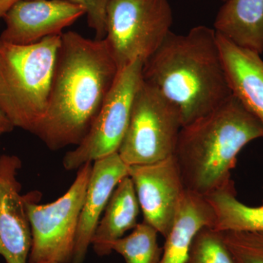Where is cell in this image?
<instances>
[{"instance_id": "2", "label": "cell", "mask_w": 263, "mask_h": 263, "mask_svg": "<svg viewBox=\"0 0 263 263\" xmlns=\"http://www.w3.org/2000/svg\"><path fill=\"white\" fill-rule=\"evenodd\" d=\"M143 79L179 110L183 126L211 113L232 96L215 29L173 32L143 64Z\"/></svg>"}, {"instance_id": "20", "label": "cell", "mask_w": 263, "mask_h": 263, "mask_svg": "<svg viewBox=\"0 0 263 263\" xmlns=\"http://www.w3.org/2000/svg\"><path fill=\"white\" fill-rule=\"evenodd\" d=\"M221 235L237 263H263V233L228 231Z\"/></svg>"}, {"instance_id": "5", "label": "cell", "mask_w": 263, "mask_h": 263, "mask_svg": "<svg viewBox=\"0 0 263 263\" xmlns=\"http://www.w3.org/2000/svg\"><path fill=\"white\" fill-rule=\"evenodd\" d=\"M91 170L92 162L81 166L69 190L51 203L39 204V192L24 195L32 238L28 263H72Z\"/></svg>"}, {"instance_id": "4", "label": "cell", "mask_w": 263, "mask_h": 263, "mask_svg": "<svg viewBox=\"0 0 263 263\" xmlns=\"http://www.w3.org/2000/svg\"><path fill=\"white\" fill-rule=\"evenodd\" d=\"M61 35L29 45L0 39V110L13 127L35 135L47 111Z\"/></svg>"}, {"instance_id": "3", "label": "cell", "mask_w": 263, "mask_h": 263, "mask_svg": "<svg viewBox=\"0 0 263 263\" xmlns=\"http://www.w3.org/2000/svg\"><path fill=\"white\" fill-rule=\"evenodd\" d=\"M263 138V125L233 95L180 131L174 157L185 189L202 197L235 189L231 171L250 142Z\"/></svg>"}, {"instance_id": "17", "label": "cell", "mask_w": 263, "mask_h": 263, "mask_svg": "<svg viewBox=\"0 0 263 263\" xmlns=\"http://www.w3.org/2000/svg\"><path fill=\"white\" fill-rule=\"evenodd\" d=\"M205 198L214 212L216 231L263 233V200L258 206H249L236 198L235 189L219 190Z\"/></svg>"}, {"instance_id": "6", "label": "cell", "mask_w": 263, "mask_h": 263, "mask_svg": "<svg viewBox=\"0 0 263 263\" xmlns=\"http://www.w3.org/2000/svg\"><path fill=\"white\" fill-rule=\"evenodd\" d=\"M167 0H110L105 40L119 70L137 60L146 61L171 32Z\"/></svg>"}, {"instance_id": "18", "label": "cell", "mask_w": 263, "mask_h": 263, "mask_svg": "<svg viewBox=\"0 0 263 263\" xmlns=\"http://www.w3.org/2000/svg\"><path fill=\"white\" fill-rule=\"evenodd\" d=\"M158 234L148 223H138L130 234L114 243L113 252L122 256L126 263H160L163 249L159 245Z\"/></svg>"}, {"instance_id": "8", "label": "cell", "mask_w": 263, "mask_h": 263, "mask_svg": "<svg viewBox=\"0 0 263 263\" xmlns=\"http://www.w3.org/2000/svg\"><path fill=\"white\" fill-rule=\"evenodd\" d=\"M143 64L137 60L119 70L87 136L63 157L66 171H78L87 162L118 152L127 131L135 96L143 82Z\"/></svg>"}, {"instance_id": "1", "label": "cell", "mask_w": 263, "mask_h": 263, "mask_svg": "<svg viewBox=\"0 0 263 263\" xmlns=\"http://www.w3.org/2000/svg\"><path fill=\"white\" fill-rule=\"evenodd\" d=\"M119 69L105 39L63 33L57 53L47 111L35 136L51 151L84 141Z\"/></svg>"}, {"instance_id": "21", "label": "cell", "mask_w": 263, "mask_h": 263, "mask_svg": "<svg viewBox=\"0 0 263 263\" xmlns=\"http://www.w3.org/2000/svg\"><path fill=\"white\" fill-rule=\"evenodd\" d=\"M84 8L89 27L95 31V39L106 37L107 9L110 0H67Z\"/></svg>"}, {"instance_id": "22", "label": "cell", "mask_w": 263, "mask_h": 263, "mask_svg": "<svg viewBox=\"0 0 263 263\" xmlns=\"http://www.w3.org/2000/svg\"><path fill=\"white\" fill-rule=\"evenodd\" d=\"M22 1H28V0H0V21L3 18L12 7Z\"/></svg>"}, {"instance_id": "9", "label": "cell", "mask_w": 263, "mask_h": 263, "mask_svg": "<svg viewBox=\"0 0 263 263\" xmlns=\"http://www.w3.org/2000/svg\"><path fill=\"white\" fill-rule=\"evenodd\" d=\"M143 221L167 236L186 192L174 155L154 163L129 166Z\"/></svg>"}, {"instance_id": "23", "label": "cell", "mask_w": 263, "mask_h": 263, "mask_svg": "<svg viewBox=\"0 0 263 263\" xmlns=\"http://www.w3.org/2000/svg\"><path fill=\"white\" fill-rule=\"evenodd\" d=\"M14 129L13 124L7 119L4 114L0 110V136L10 133Z\"/></svg>"}, {"instance_id": "14", "label": "cell", "mask_w": 263, "mask_h": 263, "mask_svg": "<svg viewBox=\"0 0 263 263\" xmlns=\"http://www.w3.org/2000/svg\"><path fill=\"white\" fill-rule=\"evenodd\" d=\"M139 202L129 175L115 188L99 221L91 240L95 253L100 257L113 252V245L138 224Z\"/></svg>"}, {"instance_id": "7", "label": "cell", "mask_w": 263, "mask_h": 263, "mask_svg": "<svg viewBox=\"0 0 263 263\" xmlns=\"http://www.w3.org/2000/svg\"><path fill=\"white\" fill-rule=\"evenodd\" d=\"M182 127L178 109L143 79L118 154L128 166L165 160L174 155Z\"/></svg>"}, {"instance_id": "13", "label": "cell", "mask_w": 263, "mask_h": 263, "mask_svg": "<svg viewBox=\"0 0 263 263\" xmlns=\"http://www.w3.org/2000/svg\"><path fill=\"white\" fill-rule=\"evenodd\" d=\"M216 34L232 95L263 125V60L261 54L238 46L218 33Z\"/></svg>"}, {"instance_id": "12", "label": "cell", "mask_w": 263, "mask_h": 263, "mask_svg": "<svg viewBox=\"0 0 263 263\" xmlns=\"http://www.w3.org/2000/svg\"><path fill=\"white\" fill-rule=\"evenodd\" d=\"M129 175V166L118 152L92 162V170L81 209L72 263H84L93 235L118 183Z\"/></svg>"}, {"instance_id": "15", "label": "cell", "mask_w": 263, "mask_h": 263, "mask_svg": "<svg viewBox=\"0 0 263 263\" xmlns=\"http://www.w3.org/2000/svg\"><path fill=\"white\" fill-rule=\"evenodd\" d=\"M214 212L205 197L186 190L171 231L165 238L160 263H186L192 243L204 227H214Z\"/></svg>"}, {"instance_id": "11", "label": "cell", "mask_w": 263, "mask_h": 263, "mask_svg": "<svg viewBox=\"0 0 263 263\" xmlns=\"http://www.w3.org/2000/svg\"><path fill=\"white\" fill-rule=\"evenodd\" d=\"M86 15L84 8L67 0H28L17 3L3 17L5 29L0 39L29 45L60 36L66 27Z\"/></svg>"}, {"instance_id": "19", "label": "cell", "mask_w": 263, "mask_h": 263, "mask_svg": "<svg viewBox=\"0 0 263 263\" xmlns=\"http://www.w3.org/2000/svg\"><path fill=\"white\" fill-rule=\"evenodd\" d=\"M186 263H237L221 232L204 227L195 235Z\"/></svg>"}, {"instance_id": "16", "label": "cell", "mask_w": 263, "mask_h": 263, "mask_svg": "<svg viewBox=\"0 0 263 263\" xmlns=\"http://www.w3.org/2000/svg\"><path fill=\"white\" fill-rule=\"evenodd\" d=\"M214 29L238 46L262 54L263 0H226Z\"/></svg>"}, {"instance_id": "10", "label": "cell", "mask_w": 263, "mask_h": 263, "mask_svg": "<svg viewBox=\"0 0 263 263\" xmlns=\"http://www.w3.org/2000/svg\"><path fill=\"white\" fill-rule=\"evenodd\" d=\"M18 156L0 155V255L6 263H28L32 231L18 175Z\"/></svg>"}, {"instance_id": "25", "label": "cell", "mask_w": 263, "mask_h": 263, "mask_svg": "<svg viewBox=\"0 0 263 263\" xmlns=\"http://www.w3.org/2000/svg\"><path fill=\"white\" fill-rule=\"evenodd\" d=\"M221 1H223V2H224H224H226V0H221Z\"/></svg>"}, {"instance_id": "24", "label": "cell", "mask_w": 263, "mask_h": 263, "mask_svg": "<svg viewBox=\"0 0 263 263\" xmlns=\"http://www.w3.org/2000/svg\"><path fill=\"white\" fill-rule=\"evenodd\" d=\"M41 263H57V262H41Z\"/></svg>"}]
</instances>
